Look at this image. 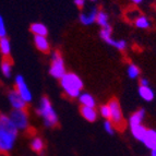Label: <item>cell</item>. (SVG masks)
Instances as JSON below:
<instances>
[{
	"label": "cell",
	"mask_w": 156,
	"mask_h": 156,
	"mask_svg": "<svg viewBox=\"0 0 156 156\" xmlns=\"http://www.w3.org/2000/svg\"><path fill=\"white\" fill-rule=\"evenodd\" d=\"M18 136L19 130L8 115L0 114V153L7 154L12 151Z\"/></svg>",
	"instance_id": "6da1fadb"
},
{
	"label": "cell",
	"mask_w": 156,
	"mask_h": 156,
	"mask_svg": "<svg viewBox=\"0 0 156 156\" xmlns=\"http://www.w3.org/2000/svg\"><path fill=\"white\" fill-rule=\"evenodd\" d=\"M59 83L65 95L71 99L78 98L79 95L83 92V80L74 72H67L59 80Z\"/></svg>",
	"instance_id": "7a4b0ae2"
},
{
	"label": "cell",
	"mask_w": 156,
	"mask_h": 156,
	"mask_svg": "<svg viewBox=\"0 0 156 156\" xmlns=\"http://www.w3.org/2000/svg\"><path fill=\"white\" fill-rule=\"evenodd\" d=\"M36 114L43 120V125L48 129H52L59 123V117L52 103L47 96H43L39 99L38 106L36 108Z\"/></svg>",
	"instance_id": "3957f363"
},
{
	"label": "cell",
	"mask_w": 156,
	"mask_h": 156,
	"mask_svg": "<svg viewBox=\"0 0 156 156\" xmlns=\"http://www.w3.org/2000/svg\"><path fill=\"white\" fill-rule=\"evenodd\" d=\"M49 72L50 76L56 80H60L67 73L66 69V62L63 59L61 52L55 50L50 55V62H49Z\"/></svg>",
	"instance_id": "277c9868"
},
{
	"label": "cell",
	"mask_w": 156,
	"mask_h": 156,
	"mask_svg": "<svg viewBox=\"0 0 156 156\" xmlns=\"http://www.w3.org/2000/svg\"><path fill=\"white\" fill-rule=\"evenodd\" d=\"M13 125L20 131H27L31 127L30 115L26 109H12L8 115Z\"/></svg>",
	"instance_id": "5b68a950"
},
{
	"label": "cell",
	"mask_w": 156,
	"mask_h": 156,
	"mask_svg": "<svg viewBox=\"0 0 156 156\" xmlns=\"http://www.w3.org/2000/svg\"><path fill=\"white\" fill-rule=\"evenodd\" d=\"M108 106L110 108V118L109 120L114 123L116 129H123L126 125L125 121V116H123L122 109H121V105H120L119 101L116 98H112L108 103Z\"/></svg>",
	"instance_id": "8992f818"
},
{
	"label": "cell",
	"mask_w": 156,
	"mask_h": 156,
	"mask_svg": "<svg viewBox=\"0 0 156 156\" xmlns=\"http://www.w3.org/2000/svg\"><path fill=\"white\" fill-rule=\"evenodd\" d=\"M99 36L103 39V42L106 43L108 46L114 47L119 51H125L127 49L128 44L125 39H115L112 37V27L110 24L105 27H101L99 31Z\"/></svg>",
	"instance_id": "52a82bcc"
},
{
	"label": "cell",
	"mask_w": 156,
	"mask_h": 156,
	"mask_svg": "<svg viewBox=\"0 0 156 156\" xmlns=\"http://www.w3.org/2000/svg\"><path fill=\"white\" fill-rule=\"evenodd\" d=\"M14 90L20 94V96L25 101L26 104H30L33 101L32 91L22 74H16V78H14Z\"/></svg>",
	"instance_id": "ba28073f"
},
{
	"label": "cell",
	"mask_w": 156,
	"mask_h": 156,
	"mask_svg": "<svg viewBox=\"0 0 156 156\" xmlns=\"http://www.w3.org/2000/svg\"><path fill=\"white\" fill-rule=\"evenodd\" d=\"M7 98H8V103L12 109H26L27 104L14 89L10 90L8 92Z\"/></svg>",
	"instance_id": "9c48e42d"
},
{
	"label": "cell",
	"mask_w": 156,
	"mask_h": 156,
	"mask_svg": "<svg viewBox=\"0 0 156 156\" xmlns=\"http://www.w3.org/2000/svg\"><path fill=\"white\" fill-rule=\"evenodd\" d=\"M98 11L99 10L97 7H92L91 10L81 12L80 16H79V21H80V23L84 26H90V25H92V24L96 23V18H97Z\"/></svg>",
	"instance_id": "30bf717a"
},
{
	"label": "cell",
	"mask_w": 156,
	"mask_h": 156,
	"mask_svg": "<svg viewBox=\"0 0 156 156\" xmlns=\"http://www.w3.org/2000/svg\"><path fill=\"white\" fill-rule=\"evenodd\" d=\"M146 116V112L144 108H139L138 110H135L133 114L130 115V117L128 118V126L129 128L134 127V126H139V125H143V121L145 119Z\"/></svg>",
	"instance_id": "8fae6325"
},
{
	"label": "cell",
	"mask_w": 156,
	"mask_h": 156,
	"mask_svg": "<svg viewBox=\"0 0 156 156\" xmlns=\"http://www.w3.org/2000/svg\"><path fill=\"white\" fill-rule=\"evenodd\" d=\"M33 42L34 46L36 47V49L43 52V54H48L50 51V49H51L50 42L47 36H34Z\"/></svg>",
	"instance_id": "7c38bea8"
},
{
	"label": "cell",
	"mask_w": 156,
	"mask_h": 156,
	"mask_svg": "<svg viewBox=\"0 0 156 156\" xmlns=\"http://www.w3.org/2000/svg\"><path fill=\"white\" fill-rule=\"evenodd\" d=\"M80 114L81 116L89 122H95L98 118V112L96 107H86L81 106L80 107Z\"/></svg>",
	"instance_id": "4fadbf2b"
},
{
	"label": "cell",
	"mask_w": 156,
	"mask_h": 156,
	"mask_svg": "<svg viewBox=\"0 0 156 156\" xmlns=\"http://www.w3.org/2000/svg\"><path fill=\"white\" fill-rule=\"evenodd\" d=\"M30 32L33 34V36H47L48 27L42 22H34L30 25Z\"/></svg>",
	"instance_id": "5bb4252c"
},
{
	"label": "cell",
	"mask_w": 156,
	"mask_h": 156,
	"mask_svg": "<svg viewBox=\"0 0 156 156\" xmlns=\"http://www.w3.org/2000/svg\"><path fill=\"white\" fill-rule=\"evenodd\" d=\"M142 143L150 151L154 150L156 147V130H154V129H147V132H146L145 136H144L143 141H142Z\"/></svg>",
	"instance_id": "9a60e30c"
},
{
	"label": "cell",
	"mask_w": 156,
	"mask_h": 156,
	"mask_svg": "<svg viewBox=\"0 0 156 156\" xmlns=\"http://www.w3.org/2000/svg\"><path fill=\"white\" fill-rule=\"evenodd\" d=\"M138 94H139V96L143 99L144 101H152L155 98V93H154L153 89H152L150 85L148 86L139 85Z\"/></svg>",
	"instance_id": "2e32d148"
},
{
	"label": "cell",
	"mask_w": 156,
	"mask_h": 156,
	"mask_svg": "<svg viewBox=\"0 0 156 156\" xmlns=\"http://www.w3.org/2000/svg\"><path fill=\"white\" fill-rule=\"evenodd\" d=\"M78 101L80 103L81 106H86V107H96V101L94 98L92 94L87 93V92H82L79 95Z\"/></svg>",
	"instance_id": "e0dca14e"
},
{
	"label": "cell",
	"mask_w": 156,
	"mask_h": 156,
	"mask_svg": "<svg viewBox=\"0 0 156 156\" xmlns=\"http://www.w3.org/2000/svg\"><path fill=\"white\" fill-rule=\"evenodd\" d=\"M0 72L5 78L10 79L13 73V65L9 58H3V60L0 63Z\"/></svg>",
	"instance_id": "ac0fdd59"
},
{
	"label": "cell",
	"mask_w": 156,
	"mask_h": 156,
	"mask_svg": "<svg viewBox=\"0 0 156 156\" xmlns=\"http://www.w3.org/2000/svg\"><path fill=\"white\" fill-rule=\"evenodd\" d=\"M30 145H31V148L33 152H35V153H37V154H41V155L44 154L45 143L41 136H38V135L33 136V138L31 139V143H30Z\"/></svg>",
	"instance_id": "d6986e66"
},
{
	"label": "cell",
	"mask_w": 156,
	"mask_h": 156,
	"mask_svg": "<svg viewBox=\"0 0 156 156\" xmlns=\"http://www.w3.org/2000/svg\"><path fill=\"white\" fill-rule=\"evenodd\" d=\"M11 51H12V46H11L10 39L8 36L0 38V54L3 58H10Z\"/></svg>",
	"instance_id": "ffe728a7"
},
{
	"label": "cell",
	"mask_w": 156,
	"mask_h": 156,
	"mask_svg": "<svg viewBox=\"0 0 156 156\" xmlns=\"http://www.w3.org/2000/svg\"><path fill=\"white\" fill-rule=\"evenodd\" d=\"M147 129L148 128H146L144 125H139V126H134V127H131L130 132L135 140H138L139 142H142L146 132H147Z\"/></svg>",
	"instance_id": "44dd1931"
},
{
	"label": "cell",
	"mask_w": 156,
	"mask_h": 156,
	"mask_svg": "<svg viewBox=\"0 0 156 156\" xmlns=\"http://www.w3.org/2000/svg\"><path fill=\"white\" fill-rule=\"evenodd\" d=\"M135 27H138V29H141V30H147L151 27V21L147 19V16H145L144 14H140L138 18L135 19L134 21Z\"/></svg>",
	"instance_id": "7402d4cb"
},
{
	"label": "cell",
	"mask_w": 156,
	"mask_h": 156,
	"mask_svg": "<svg viewBox=\"0 0 156 156\" xmlns=\"http://www.w3.org/2000/svg\"><path fill=\"white\" fill-rule=\"evenodd\" d=\"M127 74L129 76V79L131 80H135V79H139L141 76V70L138 66L133 62H130L127 66Z\"/></svg>",
	"instance_id": "603a6c76"
},
{
	"label": "cell",
	"mask_w": 156,
	"mask_h": 156,
	"mask_svg": "<svg viewBox=\"0 0 156 156\" xmlns=\"http://www.w3.org/2000/svg\"><path fill=\"white\" fill-rule=\"evenodd\" d=\"M96 23L97 25L101 27H105V26L109 25V14L104 10H99L97 13V18H96Z\"/></svg>",
	"instance_id": "cb8c5ba5"
},
{
	"label": "cell",
	"mask_w": 156,
	"mask_h": 156,
	"mask_svg": "<svg viewBox=\"0 0 156 156\" xmlns=\"http://www.w3.org/2000/svg\"><path fill=\"white\" fill-rule=\"evenodd\" d=\"M97 112H98V115L101 118H104V120L109 119L110 118V108H109V106H108V104H104V105H101V106H99Z\"/></svg>",
	"instance_id": "d4e9b609"
},
{
	"label": "cell",
	"mask_w": 156,
	"mask_h": 156,
	"mask_svg": "<svg viewBox=\"0 0 156 156\" xmlns=\"http://www.w3.org/2000/svg\"><path fill=\"white\" fill-rule=\"evenodd\" d=\"M103 128H104V131H106L107 134H109V135H114L115 132H116V128H115L114 123H112L109 119L104 120Z\"/></svg>",
	"instance_id": "484cf974"
},
{
	"label": "cell",
	"mask_w": 156,
	"mask_h": 156,
	"mask_svg": "<svg viewBox=\"0 0 156 156\" xmlns=\"http://www.w3.org/2000/svg\"><path fill=\"white\" fill-rule=\"evenodd\" d=\"M7 34H8V31H7V25H5V19L0 14V38L5 37Z\"/></svg>",
	"instance_id": "4316f807"
},
{
	"label": "cell",
	"mask_w": 156,
	"mask_h": 156,
	"mask_svg": "<svg viewBox=\"0 0 156 156\" xmlns=\"http://www.w3.org/2000/svg\"><path fill=\"white\" fill-rule=\"evenodd\" d=\"M136 12H138V10H134V9H133V10H130L127 13V18L129 19V20H131V21H134L135 19L141 14V13H136Z\"/></svg>",
	"instance_id": "83f0119b"
},
{
	"label": "cell",
	"mask_w": 156,
	"mask_h": 156,
	"mask_svg": "<svg viewBox=\"0 0 156 156\" xmlns=\"http://www.w3.org/2000/svg\"><path fill=\"white\" fill-rule=\"evenodd\" d=\"M73 3L76 5V8L83 9L86 5V0H73Z\"/></svg>",
	"instance_id": "f1b7e54d"
},
{
	"label": "cell",
	"mask_w": 156,
	"mask_h": 156,
	"mask_svg": "<svg viewBox=\"0 0 156 156\" xmlns=\"http://www.w3.org/2000/svg\"><path fill=\"white\" fill-rule=\"evenodd\" d=\"M139 85L148 86L150 85V81H148V79H146V78H141V79H139Z\"/></svg>",
	"instance_id": "f546056e"
},
{
	"label": "cell",
	"mask_w": 156,
	"mask_h": 156,
	"mask_svg": "<svg viewBox=\"0 0 156 156\" xmlns=\"http://www.w3.org/2000/svg\"><path fill=\"white\" fill-rule=\"evenodd\" d=\"M130 1L133 5H141V3L143 2V0H130Z\"/></svg>",
	"instance_id": "4dcf8cb0"
},
{
	"label": "cell",
	"mask_w": 156,
	"mask_h": 156,
	"mask_svg": "<svg viewBox=\"0 0 156 156\" xmlns=\"http://www.w3.org/2000/svg\"><path fill=\"white\" fill-rule=\"evenodd\" d=\"M151 155L156 156V147L154 148V150H152V151H151Z\"/></svg>",
	"instance_id": "1f68e13d"
},
{
	"label": "cell",
	"mask_w": 156,
	"mask_h": 156,
	"mask_svg": "<svg viewBox=\"0 0 156 156\" xmlns=\"http://www.w3.org/2000/svg\"><path fill=\"white\" fill-rule=\"evenodd\" d=\"M0 156H7V154H3V153H0Z\"/></svg>",
	"instance_id": "d6a6232c"
},
{
	"label": "cell",
	"mask_w": 156,
	"mask_h": 156,
	"mask_svg": "<svg viewBox=\"0 0 156 156\" xmlns=\"http://www.w3.org/2000/svg\"><path fill=\"white\" fill-rule=\"evenodd\" d=\"M90 1H92V2H96L97 0H90Z\"/></svg>",
	"instance_id": "836d02e7"
},
{
	"label": "cell",
	"mask_w": 156,
	"mask_h": 156,
	"mask_svg": "<svg viewBox=\"0 0 156 156\" xmlns=\"http://www.w3.org/2000/svg\"><path fill=\"white\" fill-rule=\"evenodd\" d=\"M151 156H153V155H151Z\"/></svg>",
	"instance_id": "e575fe53"
}]
</instances>
